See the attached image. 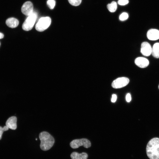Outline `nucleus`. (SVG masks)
<instances>
[{
	"mask_svg": "<svg viewBox=\"0 0 159 159\" xmlns=\"http://www.w3.org/2000/svg\"><path fill=\"white\" fill-rule=\"evenodd\" d=\"M36 140H37V139H36Z\"/></svg>",
	"mask_w": 159,
	"mask_h": 159,
	"instance_id": "b1692460",
	"label": "nucleus"
},
{
	"mask_svg": "<svg viewBox=\"0 0 159 159\" xmlns=\"http://www.w3.org/2000/svg\"><path fill=\"white\" fill-rule=\"evenodd\" d=\"M70 145L73 149L78 148L82 146L85 148H88L91 147V143L87 139L82 138L73 140L70 143Z\"/></svg>",
	"mask_w": 159,
	"mask_h": 159,
	"instance_id": "39448f33",
	"label": "nucleus"
},
{
	"mask_svg": "<svg viewBox=\"0 0 159 159\" xmlns=\"http://www.w3.org/2000/svg\"><path fill=\"white\" fill-rule=\"evenodd\" d=\"M126 100L127 102H129L131 101V95L130 93H128L126 95Z\"/></svg>",
	"mask_w": 159,
	"mask_h": 159,
	"instance_id": "aec40b11",
	"label": "nucleus"
},
{
	"mask_svg": "<svg viewBox=\"0 0 159 159\" xmlns=\"http://www.w3.org/2000/svg\"><path fill=\"white\" fill-rule=\"evenodd\" d=\"M151 54L154 57L159 58V43H156L153 45Z\"/></svg>",
	"mask_w": 159,
	"mask_h": 159,
	"instance_id": "4468645a",
	"label": "nucleus"
},
{
	"mask_svg": "<svg viewBox=\"0 0 159 159\" xmlns=\"http://www.w3.org/2000/svg\"><path fill=\"white\" fill-rule=\"evenodd\" d=\"M41 141L40 148L44 151H47L50 149L53 145L55 140L53 137L48 132L43 131L39 135Z\"/></svg>",
	"mask_w": 159,
	"mask_h": 159,
	"instance_id": "f03ea898",
	"label": "nucleus"
},
{
	"mask_svg": "<svg viewBox=\"0 0 159 159\" xmlns=\"http://www.w3.org/2000/svg\"><path fill=\"white\" fill-rule=\"evenodd\" d=\"M158 88L159 89V86H158Z\"/></svg>",
	"mask_w": 159,
	"mask_h": 159,
	"instance_id": "393cba45",
	"label": "nucleus"
},
{
	"mask_svg": "<svg viewBox=\"0 0 159 159\" xmlns=\"http://www.w3.org/2000/svg\"><path fill=\"white\" fill-rule=\"evenodd\" d=\"M4 37V35L3 34L0 32V39L3 38Z\"/></svg>",
	"mask_w": 159,
	"mask_h": 159,
	"instance_id": "5701e85b",
	"label": "nucleus"
},
{
	"mask_svg": "<svg viewBox=\"0 0 159 159\" xmlns=\"http://www.w3.org/2000/svg\"><path fill=\"white\" fill-rule=\"evenodd\" d=\"M117 98V95L115 94H113L112 95V98L111 99V101L112 102H115Z\"/></svg>",
	"mask_w": 159,
	"mask_h": 159,
	"instance_id": "412c9836",
	"label": "nucleus"
},
{
	"mask_svg": "<svg viewBox=\"0 0 159 159\" xmlns=\"http://www.w3.org/2000/svg\"><path fill=\"white\" fill-rule=\"evenodd\" d=\"M128 3V0H119L118 1V4L120 5H125Z\"/></svg>",
	"mask_w": 159,
	"mask_h": 159,
	"instance_id": "6ab92c4d",
	"label": "nucleus"
},
{
	"mask_svg": "<svg viewBox=\"0 0 159 159\" xmlns=\"http://www.w3.org/2000/svg\"></svg>",
	"mask_w": 159,
	"mask_h": 159,
	"instance_id": "a878e982",
	"label": "nucleus"
},
{
	"mask_svg": "<svg viewBox=\"0 0 159 159\" xmlns=\"http://www.w3.org/2000/svg\"><path fill=\"white\" fill-rule=\"evenodd\" d=\"M128 17L127 13L126 12L122 13L120 16L119 19L122 21H125L127 20Z\"/></svg>",
	"mask_w": 159,
	"mask_h": 159,
	"instance_id": "a211bd4d",
	"label": "nucleus"
},
{
	"mask_svg": "<svg viewBox=\"0 0 159 159\" xmlns=\"http://www.w3.org/2000/svg\"><path fill=\"white\" fill-rule=\"evenodd\" d=\"M135 63L136 65L141 68H145L149 64L148 60L143 57H138L135 59Z\"/></svg>",
	"mask_w": 159,
	"mask_h": 159,
	"instance_id": "1a4fd4ad",
	"label": "nucleus"
},
{
	"mask_svg": "<svg viewBox=\"0 0 159 159\" xmlns=\"http://www.w3.org/2000/svg\"><path fill=\"white\" fill-rule=\"evenodd\" d=\"M4 131L5 130L4 127L0 126V140L1 139L2 134Z\"/></svg>",
	"mask_w": 159,
	"mask_h": 159,
	"instance_id": "4be33fe9",
	"label": "nucleus"
},
{
	"mask_svg": "<svg viewBox=\"0 0 159 159\" xmlns=\"http://www.w3.org/2000/svg\"><path fill=\"white\" fill-rule=\"evenodd\" d=\"M107 7L110 12H114L117 9V3L115 1H113L110 4H109L107 5Z\"/></svg>",
	"mask_w": 159,
	"mask_h": 159,
	"instance_id": "2eb2a0df",
	"label": "nucleus"
},
{
	"mask_svg": "<svg viewBox=\"0 0 159 159\" xmlns=\"http://www.w3.org/2000/svg\"><path fill=\"white\" fill-rule=\"evenodd\" d=\"M17 118L15 116L11 117L7 120L6 125L9 128L13 130L17 128Z\"/></svg>",
	"mask_w": 159,
	"mask_h": 159,
	"instance_id": "9b49d317",
	"label": "nucleus"
},
{
	"mask_svg": "<svg viewBox=\"0 0 159 159\" xmlns=\"http://www.w3.org/2000/svg\"><path fill=\"white\" fill-rule=\"evenodd\" d=\"M129 82V79L126 77H120L114 80L112 86L114 88H120L127 85Z\"/></svg>",
	"mask_w": 159,
	"mask_h": 159,
	"instance_id": "423d86ee",
	"label": "nucleus"
},
{
	"mask_svg": "<svg viewBox=\"0 0 159 159\" xmlns=\"http://www.w3.org/2000/svg\"><path fill=\"white\" fill-rule=\"evenodd\" d=\"M6 23L8 27L13 28L17 26L19 24V21L15 18L11 17L7 19Z\"/></svg>",
	"mask_w": 159,
	"mask_h": 159,
	"instance_id": "f8f14e48",
	"label": "nucleus"
},
{
	"mask_svg": "<svg viewBox=\"0 0 159 159\" xmlns=\"http://www.w3.org/2000/svg\"><path fill=\"white\" fill-rule=\"evenodd\" d=\"M146 151L150 159H159V138H154L149 141L147 145Z\"/></svg>",
	"mask_w": 159,
	"mask_h": 159,
	"instance_id": "f257e3e1",
	"label": "nucleus"
},
{
	"mask_svg": "<svg viewBox=\"0 0 159 159\" xmlns=\"http://www.w3.org/2000/svg\"><path fill=\"white\" fill-rule=\"evenodd\" d=\"M152 48L150 45L147 42H144L141 44L140 52L144 56H149L151 54Z\"/></svg>",
	"mask_w": 159,
	"mask_h": 159,
	"instance_id": "6e6552de",
	"label": "nucleus"
},
{
	"mask_svg": "<svg viewBox=\"0 0 159 159\" xmlns=\"http://www.w3.org/2000/svg\"><path fill=\"white\" fill-rule=\"evenodd\" d=\"M70 157L72 159H87L88 155L87 153L85 152L79 153L74 152L71 154Z\"/></svg>",
	"mask_w": 159,
	"mask_h": 159,
	"instance_id": "ddd939ff",
	"label": "nucleus"
},
{
	"mask_svg": "<svg viewBox=\"0 0 159 159\" xmlns=\"http://www.w3.org/2000/svg\"><path fill=\"white\" fill-rule=\"evenodd\" d=\"M51 22V18L49 16L42 17L39 19L36 24V29L39 32L44 31L50 26Z\"/></svg>",
	"mask_w": 159,
	"mask_h": 159,
	"instance_id": "20e7f679",
	"label": "nucleus"
},
{
	"mask_svg": "<svg viewBox=\"0 0 159 159\" xmlns=\"http://www.w3.org/2000/svg\"><path fill=\"white\" fill-rule=\"evenodd\" d=\"M148 38L151 40H156L159 39V31L155 29H151L147 32Z\"/></svg>",
	"mask_w": 159,
	"mask_h": 159,
	"instance_id": "9d476101",
	"label": "nucleus"
},
{
	"mask_svg": "<svg viewBox=\"0 0 159 159\" xmlns=\"http://www.w3.org/2000/svg\"><path fill=\"white\" fill-rule=\"evenodd\" d=\"M22 13L24 15L28 16L33 12V6L31 1H27L25 2L22 5L21 8Z\"/></svg>",
	"mask_w": 159,
	"mask_h": 159,
	"instance_id": "0eeeda50",
	"label": "nucleus"
},
{
	"mask_svg": "<svg viewBox=\"0 0 159 159\" xmlns=\"http://www.w3.org/2000/svg\"><path fill=\"white\" fill-rule=\"evenodd\" d=\"M47 4L49 7L52 9L54 8L56 2L55 0H48Z\"/></svg>",
	"mask_w": 159,
	"mask_h": 159,
	"instance_id": "dca6fc26",
	"label": "nucleus"
},
{
	"mask_svg": "<svg viewBox=\"0 0 159 159\" xmlns=\"http://www.w3.org/2000/svg\"><path fill=\"white\" fill-rule=\"evenodd\" d=\"M38 17L37 13L33 11L30 15L28 16L22 25V28L25 31L31 30L33 27Z\"/></svg>",
	"mask_w": 159,
	"mask_h": 159,
	"instance_id": "7ed1b4c3",
	"label": "nucleus"
},
{
	"mask_svg": "<svg viewBox=\"0 0 159 159\" xmlns=\"http://www.w3.org/2000/svg\"><path fill=\"white\" fill-rule=\"evenodd\" d=\"M68 2L71 5L77 6L81 4L82 0H68Z\"/></svg>",
	"mask_w": 159,
	"mask_h": 159,
	"instance_id": "f3484780",
	"label": "nucleus"
}]
</instances>
